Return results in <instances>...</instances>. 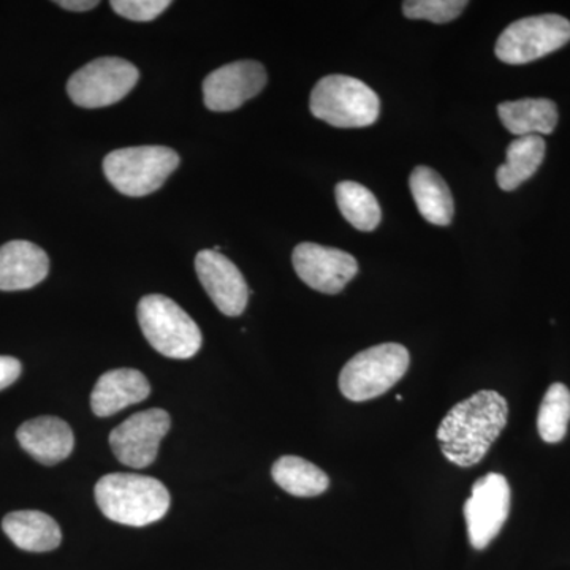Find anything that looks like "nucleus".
<instances>
[{
  "label": "nucleus",
  "instance_id": "obj_1",
  "mask_svg": "<svg viewBox=\"0 0 570 570\" xmlns=\"http://www.w3.org/2000/svg\"><path fill=\"white\" fill-rule=\"evenodd\" d=\"M508 419L505 397L494 390H480L450 409L439 425L442 455L456 466H475L501 436Z\"/></svg>",
  "mask_w": 570,
  "mask_h": 570
},
{
  "label": "nucleus",
  "instance_id": "obj_2",
  "mask_svg": "<svg viewBox=\"0 0 570 570\" xmlns=\"http://www.w3.org/2000/svg\"><path fill=\"white\" fill-rule=\"evenodd\" d=\"M96 501L108 520L141 528L163 520L170 509V493L163 482L140 474H107L97 482Z\"/></svg>",
  "mask_w": 570,
  "mask_h": 570
},
{
  "label": "nucleus",
  "instance_id": "obj_3",
  "mask_svg": "<svg viewBox=\"0 0 570 570\" xmlns=\"http://www.w3.org/2000/svg\"><path fill=\"white\" fill-rule=\"evenodd\" d=\"M309 107L317 119L340 129L373 126L381 115L377 94L347 75L322 78L311 94Z\"/></svg>",
  "mask_w": 570,
  "mask_h": 570
},
{
  "label": "nucleus",
  "instance_id": "obj_4",
  "mask_svg": "<svg viewBox=\"0 0 570 570\" xmlns=\"http://www.w3.org/2000/svg\"><path fill=\"white\" fill-rule=\"evenodd\" d=\"M137 317L146 341L168 358H193L204 344L194 318L168 296H142Z\"/></svg>",
  "mask_w": 570,
  "mask_h": 570
},
{
  "label": "nucleus",
  "instance_id": "obj_5",
  "mask_svg": "<svg viewBox=\"0 0 570 570\" xmlns=\"http://www.w3.org/2000/svg\"><path fill=\"white\" fill-rule=\"evenodd\" d=\"M178 165V154L167 146H134L108 154L104 171L119 193L145 197L159 190Z\"/></svg>",
  "mask_w": 570,
  "mask_h": 570
},
{
  "label": "nucleus",
  "instance_id": "obj_6",
  "mask_svg": "<svg viewBox=\"0 0 570 570\" xmlns=\"http://www.w3.org/2000/svg\"><path fill=\"white\" fill-rule=\"evenodd\" d=\"M411 356L396 343L365 348L348 360L340 374V390L355 403L384 395L407 373Z\"/></svg>",
  "mask_w": 570,
  "mask_h": 570
},
{
  "label": "nucleus",
  "instance_id": "obj_7",
  "mask_svg": "<svg viewBox=\"0 0 570 570\" xmlns=\"http://www.w3.org/2000/svg\"><path fill=\"white\" fill-rule=\"evenodd\" d=\"M569 41V20L560 14H539L512 22L499 36L494 52L499 61L521 66L561 50Z\"/></svg>",
  "mask_w": 570,
  "mask_h": 570
},
{
  "label": "nucleus",
  "instance_id": "obj_8",
  "mask_svg": "<svg viewBox=\"0 0 570 570\" xmlns=\"http://www.w3.org/2000/svg\"><path fill=\"white\" fill-rule=\"evenodd\" d=\"M138 78L140 71L132 62L121 58H99L71 75L67 92L78 107H110L132 91Z\"/></svg>",
  "mask_w": 570,
  "mask_h": 570
},
{
  "label": "nucleus",
  "instance_id": "obj_9",
  "mask_svg": "<svg viewBox=\"0 0 570 570\" xmlns=\"http://www.w3.org/2000/svg\"><path fill=\"white\" fill-rule=\"evenodd\" d=\"M510 485L504 475L490 472L472 487L471 498L464 504L469 542L483 550L498 538L509 519Z\"/></svg>",
  "mask_w": 570,
  "mask_h": 570
},
{
  "label": "nucleus",
  "instance_id": "obj_10",
  "mask_svg": "<svg viewBox=\"0 0 570 570\" xmlns=\"http://www.w3.org/2000/svg\"><path fill=\"white\" fill-rule=\"evenodd\" d=\"M170 426V415L163 409L138 412L111 431L112 453L126 466L148 468L156 461L160 442Z\"/></svg>",
  "mask_w": 570,
  "mask_h": 570
},
{
  "label": "nucleus",
  "instance_id": "obj_11",
  "mask_svg": "<svg viewBox=\"0 0 570 570\" xmlns=\"http://www.w3.org/2000/svg\"><path fill=\"white\" fill-rule=\"evenodd\" d=\"M292 264L303 283L326 295L343 292L358 273L354 255L314 243L296 246L292 254Z\"/></svg>",
  "mask_w": 570,
  "mask_h": 570
},
{
  "label": "nucleus",
  "instance_id": "obj_12",
  "mask_svg": "<svg viewBox=\"0 0 570 570\" xmlns=\"http://www.w3.org/2000/svg\"><path fill=\"white\" fill-rule=\"evenodd\" d=\"M266 86V70L257 61H236L209 73L204 81V100L212 111H234L254 99Z\"/></svg>",
  "mask_w": 570,
  "mask_h": 570
},
{
  "label": "nucleus",
  "instance_id": "obj_13",
  "mask_svg": "<svg viewBox=\"0 0 570 570\" xmlns=\"http://www.w3.org/2000/svg\"><path fill=\"white\" fill-rule=\"evenodd\" d=\"M198 279L220 313L242 316L249 302V287L235 264L214 249L200 250L195 257Z\"/></svg>",
  "mask_w": 570,
  "mask_h": 570
},
{
  "label": "nucleus",
  "instance_id": "obj_14",
  "mask_svg": "<svg viewBox=\"0 0 570 570\" xmlns=\"http://www.w3.org/2000/svg\"><path fill=\"white\" fill-rule=\"evenodd\" d=\"M18 442L33 460L52 466L69 459L73 452L75 436L69 423L62 419L37 417L22 423L17 431Z\"/></svg>",
  "mask_w": 570,
  "mask_h": 570
},
{
  "label": "nucleus",
  "instance_id": "obj_15",
  "mask_svg": "<svg viewBox=\"0 0 570 570\" xmlns=\"http://www.w3.org/2000/svg\"><path fill=\"white\" fill-rule=\"evenodd\" d=\"M50 272V258L33 243L14 239L0 247V291L36 287Z\"/></svg>",
  "mask_w": 570,
  "mask_h": 570
},
{
  "label": "nucleus",
  "instance_id": "obj_16",
  "mask_svg": "<svg viewBox=\"0 0 570 570\" xmlns=\"http://www.w3.org/2000/svg\"><path fill=\"white\" fill-rule=\"evenodd\" d=\"M149 395L151 385L145 374L121 367L99 377L91 393V409L97 417H110L122 409L141 403Z\"/></svg>",
  "mask_w": 570,
  "mask_h": 570
},
{
  "label": "nucleus",
  "instance_id": "obj_17",
  "mask_svg": "<svg viewBox=\"0 0 570 570\" xmlns=\"http://www.w3.org/2000/svg\"><path fill=\"white\" fill-rule=\"evenodd\" d=\"M2 530L18 549L43 553L58 549L62 532L55 519L39 510H20L6 515Z\"/></svg>",
  "mask_w": 570,
  "mask_h": 570
},
{
  "label": "nucleus",
  "instance_id": "obj_18",
  "mask_svg": "<svg viewBox=\"0 0 570 570\" xmlns=\"http://www.w3.org/2000/svg\"><path fill=\"white\" fill-rule=\"evenodd\" d=\"M412 197L419 213L433 225L452 223L455 205L448 183L433 168L417 167L409 178Z\"/></svg>",
  "mask_w": 570,
  "mask_h": 570
},
{
  "label": "nucleus",
  "instance_id": "obj_19",
  "mask_svg": "<svg viewBox=\"0 0 570 570\" xmlns=\"http://www.w3.org/2000/svg\"><path fill=\"white\" fill-rule=\"evenodd\" d=\"M498 115L505 129L517 137L553 134L558 126L557 104L549 99H521L499 105Z\"/></svg>",
  "mask_w": 570,
  "mask_h": 570
},
{
  "label": "nucleus",
  "instance_id": "obj_20",
  "mask_svg": "<svg viewBox=\"0 0 570 570\" xmlns=\"http://www.w3.org/2000/svg\"><path fill=\"white\" fill-rule=\"evenodd\" d=\"M547 145L540 135L519 137L510 142L505 153V164L497 171L499 187L505 193L519 189L521 184L535 175L546 159Z\"/></svg>",
  "mask_w": 570,
  "mask_h": 570
},
{
  "label": "nucleus",
  "instance_id": "obj_21",
  "mask_svg": "<svg viewBox=\"0 0 570 570\" xmlns=\"http://www.w3.org/2000/svg\"><path fill=\"white\" fill-rule=\"evenodd\" d=\"M273 480L292 497L314 498L330 487L328 475L316 464L299 456L285 455L272 469Z\"/></svg>",
  "mask_w": 570,
  "mask_h": 570
},
{
  "label": "nucleus",
  "instance_id": "obj_22",
  "mask_svg": "<svg viewBox=\"0 0 570 570\" xmlns=\"http://www.w3.org/2000/svg\"><path fill=\"white\" fill-rule=\"evenodd\" d=\"M335 194L337 208L352 227L360 232L376 230L382 219L381 205L367 187L343 181L337 184Z\"/></svg>",
  "mask_w": 570,
  "mask_h": 570
},
{
  "label": "nucleus",
  "instance_id": "obj_23",
  "mask_svg": "<svg viewBox=\"0 0 570 570\" xmlns=\"http://www.w3.org/2000/svg\"><path fill=\"white\" fill-rule=\"evenodd\" d=\"M570 422V390L564 384H553L540 404L538 430L549 444H558L568 433Z\"/></svg>",
  "mask_w": 570,
  "mask_h": 570
},
{
  "label": "nucleus",
  "instance_id": "obj_24",
  "mask_svg": "<svg viewBox=\"0 0 570 570\" xmlns=\"http://www.w3.org/2000/svg\"><path fill=\"white\" fill-rule=\"evenodd\" d=\"M466 7V0H409L403 3V13L409 20H426L444 24V22L456 20Z\"/></svg>",
  "mask_w": 570,
  "mask_h": 570
},
{
  "label": "nucleus",
  "instance_id": "obj_25",
  "mask_svg": "<svg viewBox=\"0 0 570 570\" xmlns=\"http://www.w3.org/2000/svg\"><path fill=\"white\" fill-rule=\"evenodd\" d=\"M170 0H112L111 9L130 21H153L163 14Z\"/></svg>",
  "mask_w": 570,
  "mask_h": 570
},
{
  "label": "nucleus",
  "instance_id": "obj_26",
  "mask_svg": "<svg viewBox=\"0 0 570 570\" xmlns=\"http://www.w3.org/2000/svg\"><path fill=\"white\" fill-rule=\"evenodd\" d=\"M21 370L20 360L13 358V356L0 355V392L18 381V377L21 376Z\"/></svg>",
  "mask_w": 570,
  "mask_h": 570
},
{
  "label": "nucleus",
  "instance_id": "obj_27",
  "mask_svg": "<svg viewBox=\"0 0 570 570\" xmlns=\"http://www.w3.org/2000/svg\"><path fill=\"white\" fill-rule=\"evenodd\" d=\"M62 9L70 11H88L96 9L99 6L97 0H61V2H56Z\"/></svg>",
  "mask_w": 570,
  "mask_h": 570
}]
</instances>
